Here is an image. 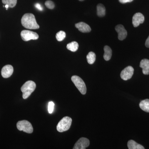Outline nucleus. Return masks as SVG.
<instances>
[{
  "label": "nucleus",
  "mask_w": 149,
  "mask_h": 149,
  "mask_svg": "<svg viewBox=\"0 0 149 149\" xmlns=\"http://www.w3.org/2000/svg\"><path fill=\"white\" fill-rule=\"evenodd\" d=\"M22 26L26 29H36L40 28L37 24L35 15L32 13H26L21 19Z\"/></svg>",
  "instance_id": "obj_1"
},
{
  "label": "nucleus",
  "mask_w": 149,
  "mask_h": 149,
  "mask_svg": "<svg viewBox=\"0 0 149 149\" xmlns=\"http://www.w3.org/2000/svg\"><path fill=\"white\" fill-rule=\"evenodd\" d=\"M35 7L37 9H38L40 11H42L43 9V8L42 7V6H41V5L39 3H36L35 4Z\"/></svg>",
  "instance_id": "obj_24"
},
{
  "label": "nucleus",
  "mask_w": 149,
  "mask_h": 149,
  "mask_svg": "<svg viewBox=\"0 0 149 149\" xmlns=\"http://www.w3.org/2000/svg\"><path fill=\"white\" fill-rule=\"evenodd\" d=\"M71 118L66 116L63 117L57 125V130L59 132H64L69 130L72 123Z\"/></svg>",
  "instance_id": "obj_3"
},
{
  "label": "nucleus",
  "mask_w": 149,
  "mask_h": 149,
  "mask_svg": "<svg viewBox=\"0 0 149 149\" xmlns=\"http://www.w3.org/2000/svg\"><path fill=\"white\" fill-rule=\"evenodd\" d=\"M140 67L143 69V73L144 74H149V60L147 59H144L140 63Z\"/></svg>",
  "instance_id": "obj_13"
},
{
  "label": "nucleus",
  "mask_w": 149,
  "mask_h": 149,
  "mask_svg": "<svg viewBox=\"0 0 149 149\" xmlns=\"http://www.w3.org/2000/svg\"><path fill=\"white\" fill-rule=\"evenodd\" d=\"M17 127L20 131H23L25 133H31L33 132V128L32 124L26 120H20L17 123Z\"/></svg>",
  "instance_id": "obj_5"
},
{
  "label": "nucleus",
  "mask_w": 149,
  "mask_h": 149,
  "mask_svg": "<svg viewBox=\"0 0 149 149\" xmlns=\"http://www.w3.org/2000/svg\"><path fill=\"white\" fill-rule=\"evenodd\" d=\"M5 8H6V9L7 10H8V8H9V6L8 5H5Z\"/></svg>",
  "instance_id": "obj_27"
},
{
  "label": "nucleus",
  "mask_w": 149,
  "mask_h": 149,
  "mask_svg": "<svg viewBox=\"0 0 149 149\" xmlns=\"http://www.w3.org/2000/svg\"><path fill=\"white\" fill-rule=\"evenodd\" d=\"M106 9L103 5L99 4L97 6V14L99 17H104L105 15Z\"/></svg>",
  "instance_id": "obj_17"
},
{
  "label": "nucleus",
  "mask_w": 149,
  "mask_h": 149,
  "mask_svg": "<svg viewBox=\"0 0 149 149\" xmlns=\"http://www.w3.org/2000/svg\"><path fill=\"white\" fill-rule=\"evenodd\" d=\"M115 29L118 34V40L122 41L126 38L127 35V32L123 25L118 24L116 26Z\"/></svg>",
  "instance_id": "obj_10"
},
{
  "label": "nucleus",
  "mask_w": 149,
  "mask_h": 149,
  "mask_svg": "<svg viewBox=\"0 0 149 149\" xmlns=\"http://www.w3.org/2000/svg\"><path fill=\"white\" fill-rule=\"evenodd\" d=\"M71 80L80 93L82 95H85L87 92V88L83 80L77 75L72 76L71 77Z\"/></svg>",
  "instance_id": "obj_4"
},
{
  "label": "nucleus",
  "mask_w": 149,
  "mask_h": 149,
  "mask_svg": "<svg viewBox=\"0 0 149 149\" xmlns=\"http://www.w3.org/2000/svg\"><path fill=\"white\" fill-rule=\"evenodd\" d=\"M75 27L78 29L80 32L83 33H88L91 32V27L88 24L84 22H80L75 24Z\"/></svg>",
  "instance_id": "obj_12"
},
{
  "label": "nucleus",
  "mask_w": 149,
  "mask_h": 149,
  "mask_svg": "<svg viewBox=\"0 0 149 149\" xmlns=\"http://www.w3.org/2000/svg\"><path fill=\"white\" fill-rule=\"evenodd\" d=\"M128 148L129 149H144L145 148L142 145L137 143L133 140H130L128 141Z\"/></svg>",
  "instance_id": "obj_14"
},
{
  "label": "nucleus",
  "mask_w": 149,
  "mask_h": 149,
  "mask_svg": "<svg viewBox=\"0 0 149 149\" xmlns=\"http://www.w3.org/2000/svg\"><path fill=\"white\" fill-rule=\"evenodd\" d=\"M90 141L85 138H80L74 145L73 149H85L90 145Z\"/></svg>",
  "instance_id": "obj_8"
},
{
  "label": "nucleus",
  "mask_w": 149,
  "mask_h": 149,
  "mask_svg": "<svg viewBox=\"0 0 149 149\" xmlns=\"http://www.w3.org/2000/svg\"><path fill=\"white\" fill-rule=\"evenodd\" d=\"M79 1H84V0H79Z\"/></svg>",
  "instance_id": "obj_28"
},
{
  "label": "nucleus",
  "mask_w": 149,
  "mask_h": 149,
  "mask_svg": "<svg viewBox=\"0 0 149 149\" xmlns=\"http://www.w3.org/2000/svg\"><path fill=\"white\" fill-rule=\"evenodd\" d=\"M36 88V85L35 82L31 80L27 81L22 85L21 91L22 93V97L24 99H27Z\"/></svg>",
  "instance_id": "obj_2"
},
{
  "label": "nucleus",
  "mask_w": 149,
  "mask_h": 149,
  "mask_svg": "<svg viewBox=\"0 0 149 149\" xmlns=\"http://www.w3.org/2000/svg\"><path fill=\"white\" fill-rule=\"evenodd\" d=\"M133 1V0H119V1L121 3H125L131 2Z\"/></svg>",
  "instance_id": "obj_25"
},
{
  "label": "nucleus",
  "mask_w": 149,
  "mask_h": 149,
  "mask_svg": "<svg viewBox=\"0 0 149 149\" xmlns=\"http://www.w3.org/2000/svg\"><path fill=\"white\" fill-rule=\"evenodd\" d=\"M104 58L105 60L108 61L110 60L112 56V50L111 49L109 46H106L104 47Z\"/></svg>",
  "instance_id": "obj_15"
},
{
  "label": "nucleus",
  "mask_w": 149,
  "mask_h": 149,
  "mask_svg": "<svg viewBox=\"0 0 149 149\" xmlns=\"http://www.w3.org/2000/svg\"><path fill=\"white\" fill-rule=\"evenodd\" d=\"M20 35L22 40L25 42L30 40H37L39 38V35L37 33L29 30H22Z\"/></svg>",
  "instance_id": "obj_6"
},
{
  "label": "nucleus",
  "mask_w": 149,
  "mask_h": 149,
  "mask_svg": "<svg viewBox=\"0 0 149 149\" xmlns=\"http://www.w3.org/2000/svg\"><path fill=\"white\" fill-rule=\"evenodd\" d=\"M13 72V67L10 65H7L3 68L1 73L3 78H7L10 77Z\"/></svg>",
  "instance_id": "obj_11"
},
{
  "label": "nucleus",
  "mask_w": 149,
  "mask_h": 149,
  "mask_svg": "<svg viewBox=\"0 0 149 149\" xmlns=\"http://www.w3.org/2000/svg\"><path fill=\"white\" fill-rule=\"evenodd\" d=\"M139 106L143 111L149 113V99L142 101L139 104Z\"/></svg>",
  "instance_id": "obj_16"
},
{
  "label": "nucleus",
  "mask_w": 149,
  "mask_h": 149,
  "mask_svg": "<svg viewBox=\"0 0 149 149\" xmlns=\"http://www.w3.org/2000/svg\"><path fill=\"white\" fill-rule=\"evenodd\" d=\"M87 61L90 64H93L96 60V55L93 52H90L87 56Z\"/></svg>",
  "instance_id": "obj_19"
},
{
  "label": "nucleus",
  "mask_w": 149,
  "mask_h": 149,
  "mask_svg": "<svg viewBox=\"0 0 149 149\" xmlns=\"http://www.w3.org/2000/svg\"><path fill=\"white\" fill-rule=\"evenodd\" d=\"M3 3L8 5L9 7L13 8L16 6L17 0H2Z\"/></svg>",
  "instance_id": "obj_20"
},
{
  "label": "nucleus",
  "mask_w": 149,
  "mask_h": 149,
  "mask_svg": "<svg viewBox=\"0 0 149 149\" xmlns=\"http://www.w3.org/2000/svg\"><path fill=\"white\" fill-rule=\"evenodd\" d=\"M66 37L65 32L63 31H60L56 34V40L59 42L63 41Z\"/></svg>",
  "instance_id": "obj_21"
},
{
  "label": "nucleus",
  "mask_w": 149,
  "mask_h": 149,
  "mask_svg": "<svg viewBox=\"0 0 149 149\" xmlns=\"http://www.w3.org/2000/svg\"><path fill=\"white\" fill-rule=\"evenodd\" d=\"M145 45H146V46L147 47L149 48V36L148 39H147L146 41Z\"/></svg>",
  "instance_id": "obj_26"
},
{
  "label": "nucleus",
  "mask_w": 149,
  "mask_h": 149,
  "mask_svg": "<svg viewBox=\"0 0 149 149\" xmlns=\"http://www.w3.org/2000/svg\"><path fill=\"white\" fill-rule=\"evenodd\" d=\"M45 5L48 8L50 9H53L55 7V5L53 2L50 1V0L46 1L45 3Z\"/></svg>",
  "instance_id": "obj_22"
},
{
  "label": "nucleus",
  "mask_w": 149,
  "mask_h": 149,
  "mask_svg": "<svg viewBox=\"0 0 149 149\" xmlns=\"http://www.w3.org/2000/svg\"><path fill=\"white\" fill-rule=\"evenodd\" d=\"M54 107V104L53 102H50L49 103L48 105V111L49 113H52L53 112Z\"/></svg>",
  "instance_id": "obj_23"
},
{
  "label": "nucleus",
  "mask_w": 149,
  "mask_h": 149,
  "mask_svg": "<svg viewBox=\"0 0 149 149\" xmlns=\"http://www.w3.org/2000/svg\"><path fill=\"white\" fill-rule=\"evenodd\" d=\"M134 72V69L132 66H128L124 68L120 73V77L124 80H128L132 77Z\"/></svg>",
  "instance_id": "obj_7"
},
{
  "label": "nucleus",
  "mask_w": 149,
  "mask_h": 149,
  "mask_svg": "<svg viewBox=\"0 0 149 149\" xmlns=\"http://www.w3.org/2000/svg\"><path fill=\"white\" fill-rule=\"evenodd\" d=\"M79 47V45L76 42H72L68 44L67 48L68 49L72 52H75L77 51Z\"/></svg>",
  "instance_id": "obj_18"
},
{
  "label": "nucleus",
  "mask_w": 149,
  "mask_h": 149,
  "mask_svg": "<svg viewBox=\"0 0 149 149\" xmlns=\"http://www.w3.org/2000/svg\"><path fill=\"white\" fill-rule=\"evenodd\" d=\"M145 20V17L142 13H138L133 15L132 23L133 26L136 27H138L140 24L143 23Z\"/></svg>",
  "instance_id": "obj_9"
}]
</instances>
